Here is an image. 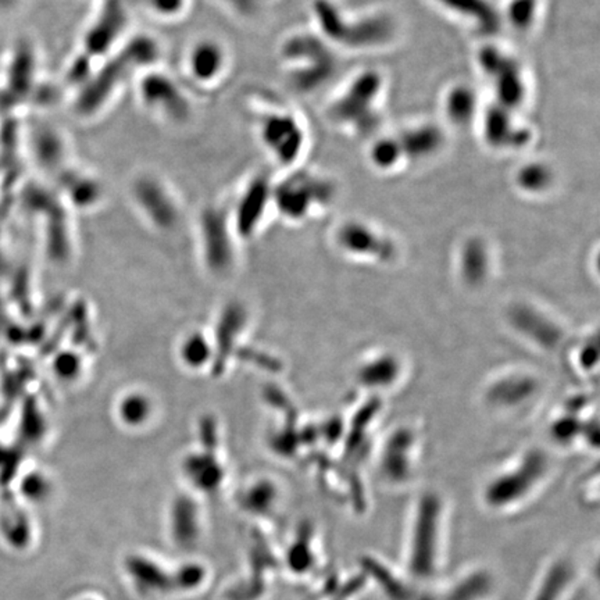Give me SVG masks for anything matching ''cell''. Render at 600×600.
Wrapping results in <instances>:
<instances>
[{
    "label": "cell",
    "mask_w": 600,
    "mask_h": 600,
    "mask_svg": "<svg viewBox=\"0 0 600 600\" xmlns=\"http://www.w3.org/2000/svg\"><path fill=\"white\" fill-rule=\"evenodd\" d=\"M160 56V44L152 35L137 34L125 38L80 83L74 99L75 114L81 119L101 116L130 81L145 70L159 66Z\"/></svg>",
    "instance_id": "obj_1"
},
{
    "label": "cell",
    "mask_w": 600,
    "mask_h": 600,
    "mask_svg": "<svg viewBox=\"0 0 600 600\" xmlns=\"http://www.w3.org/2000/svg\"><path fill=\"white\" fill-rule=\"evenodd\" d=\"M448 506L434 490L420 495L411 508L406 545L404 573L416 584L437 580L446 560Z\"/></svg>",
    "instance_id": "obj_2"
},
{
    "label": "cell",
    "mask_w": 600,
    "mask_h": 600,
    "mask_svg": "<svg viewBox=\"0 0 600 600\" xmlns=\"http://www.w3.org/2000/svg\"><path fill=\"white\" fill-rule=\"evenodd\" d=\"M550 473L549 456L539 448L527 449L485 481L482 505L494 514L520 510L541 494Z\"/></svg>",
    "instance_id": "obj_3"
},
{
    "label": "cell",
    "mask_w": 600,
    "mask_h": 600,
    "mask_svg": "<svg viewBox=\"0 0 600 600\" xmlns=\"http://www.w3.org/2000/svg\"><path fill=\"white\" fill-rule=\"evenodd\" d=\"M280 59L286 80L297 92H313L335 67L324 38L306 31L291 33L281 42Z\"/></svg>",
    "instance_id": "obj_4"
},
{
    "label": "cell",
    "mask_w": 600,
    "mask_h": 600,
    "mask_svg": "<svg viewBox=\"0 0 600 600\" xmlns=\"http://www.w3.org/2000/svg\"><path fill=\"white\" fill-rule=\"evenodd\" d=\"M134 81L138 103L158 121L179 128L187 125L194 116V102L189 92L161 67H150Z\"/></svg>",
    "instance_id": "obj_5"
},
{
    "label": "cell",
    "mask_w": 600,
    "mask_h": 600,
    "mask_svg": "<svg viewBox=\"0 0 600 600\" xmlns=\"http://www.w3.org/2000/svg\"><path fill=\"white\" fill-rule=\"evenodd\" d=\"M255 128L260 146L276 166L296 169L307 143L306 128L296 113L283 106L260 107Z\"/></svg>",
    "instance_id": "obj_6"
},
{
    "label": "cell",
    "mask_w": 600,
    "mask_h": 600,
    "mask_svg": "<svg viewBox=\"0 0 600 600\" xmlns=\"http://www.w3.org/2000/svg\"><path fill=\"white\" fill-rule=\"evenodd\" d=\"M333 185L307 169H292L288 176L273 182V206L286 220L304 221L323 210L333 199Z\"/></svg>",
    "instance_id": "obj_7"
},
{
    "label": "cell",
    "mask_w": 600,
    "mask_h": 600,
    "mask_svg": "<svg viewBox=\"0 0 600 600\" xmlns=\"http://www.w3.org/2000/svg\"><path fill=\"white\" fill-rule=\"evenodd\" d=\"M128 23L130 12L127 0H103V5L93 15L81 39L82 51L75 62V67L83 63L80 83L92 73L93 60L101 63L121 45Z\"/></svg>",
    "instance_id": "obj_8"
},
{
    "label": "cell",
    "mask_w": 600,
    "mask_h": 600,
    "mask_svg": "<svg viewBox=\"0 0 600 600\" xmlns=\"http://www.w3.org/2000/svg\"><path fill=\"white\" fill-rule=\"evenodd\" d=\"M544 385L528 370L514 369L498 373L485 383L482 402L490 413L518 417L534 409L541 399Z\"/></svg>",
    "instance_id": "obj_9"
},
{
    "label": "cell",
    "mask_w": 600,
    "mask_h": 600,
    "mask_svg": "<svg viewBox=\"0 0 600 600\" xmlns=\"http://www.w3.org/2000/svg\"><path fill=\"white\" fill-rule=\"evenodd\" d=\"M334 244L346 259L364 265L390 266L401 253L387 232L357 218L342 221L334 234Z\"/></svg>",
    "instance_id": "obj_10"
},
{
    "label": "cell",
    "mask_w": 600,
    "mask_h": 600,
    "mask_svg": "<svg viewBox=\"0 0 600 600\" xmlns=\"http://www.w3.org/2000/svg\"><path fill=\"white\" fill-rule=\"evenodd\" d=\"M420 435L411 425L396 428L385 438L377 456L380 481L391 489L409 487L419 471Z\"/></svg>",
    "instance_id": "obj_11"
},
{
    "label": "cell",
    "mask_w": 600,
    "mask_h": 600,
    "mask_svg": "<svg viewBox=\"0 0 600 600\" xmlns=\"http://www.w3.org/2000/svg\"><path fill=\"white\" fill-rule=\"evenodd\" d=\"M128 195L146 220L171 228L181 216V202L173 185L153 171H140L128 184Z\"/></svg>",
    "instance_id": "obj_12"
},
{
    "label": "cell",
    "mask_w": 600,
    "mask_h": 600,
    "mask_svg": "<svg viewBox=\"0 0 600 600\" xmlns=\"http://www.w3.org/2000/svg\"><path fill=\"white\" fill-rule=\"evenodd\" d=\"M382 77L377 73L367 72L359 75L341 93L330 107L331 119L335 124L360 131L369 130L375 124L378 116L377 106L380 102Z\"/></svg>",
    "instance_id": "obj_13"
},
{
    "label": "cell",
    "mask_w": 600,
    "mask_h": 600,
    "mask_svg": "<svg viewBox=\"0 0 600 600\" xmlns=\"http://www.w3.org/2000/svg\"><path fill=\"white\" fill-rule=\"evenodd\" d=\"M182 64L190 82L208 90L220 85L228 75L232 64L231 51L218 36H198L188 45Z\"/></svg>",
    "instance_id": "obj_14"
},
{
    "label": "cell",
    "mask_w": 600,
    "mask_h": 600,
    "mask_svg": "<svg viewBox=\"0 0 600 600\" xmlns=\"http://www.w3.org/2000/svg\"><path fill=\"white\" fill-rule=\"evenodd\" d=\"M506 320L516 335L541 351H555L566 339L565 328L555 317L527 302L510 306Z\"/></svg>",
    "instance_id": "obj_15"
},
{
    "label": "cell",
    "mask_w": 600,
    "mask_h": 600,
    "mask_svg": "<svg viewBox=\"0 0 600 600\" xmlns=\"http://www.w3.org/2000/svg\"><path fill=\"white\" fill-rule=\"evenodd\" d=\"M479 64L488 80L494 82L498 102L516 111L527 95L526 75L513 57L495 48H487L479 54Z\"/></svg>",
    "instance_id": "obj_16"
},
{
    "label": "cell",
    "mask_w": 600,
    "mask_h": 600,
    "mask_svg": "<svg viewBox=\"0 0 600 600\" xmlns=\"http://www.w3.org/2000/svg\"><path fill=\"white\" fill-rule=\"evenodd\" d=\"M581 576L580 563L574 556L567 553L555 556L539 573L528 600H570Z\"/></svg>",
    "instance_id": "obj_17"
},
{
    "label": "cell",
    "mask_w": 600,
    "mask_h": 600,
    "mask_svg": "<svg viewBox=\"0 0 600 600\" xmlns=\"http://www.w3.org/2000/svg\"><path fill=\"white\" fill-rule=\"evenodd\" d=\"M404 363L391 351H375L366 354L354 369V381L367 392L385 393L401 387Z\"/></svg>",
    "instance_id": "obj_18"
},
{
    "label": "cell",
    "mask_w": 600,
    "mask_h": 600,
    "mask_svg": "<svg viewBox=\"0 0 600 600\" xmlns=\"http://www.w3.org/2000/svg\"><path fill=\"white\" fill-rule=\"evenodd\" d=\"M479 121H481L479 124L482 125L485 142L497 150L521 149L531 138V134L516 119V111L502 104L492 107L490 111H484Z\"/></svg>",
    "instance_id": "obj_19"
},
{
    "label": "cell",
    "mask_w": 600,
    "mask_h": 600,
    "mask_svg": "<svg viewBox=\"0 0 600 600\" xmlns=\"http://www.w3.org/2000/svg\"><path fill=\"white\" fill-rule=\"evenodd\" d=\"M458 276L469 289H481L495 273L494 252L481 238L466 239L458 253Z\"/></svg>",
    "instance_id": "obj_20"
},
{
    "label": "cell",
    "mask_w": 600,
    "mask_h": 600,
    "mask_svg": "<svg viewBox=\"0 0 600 600\" xmlns=\"http://www.w3.org/2000/svg\"><path fill=\"white\" fill-rule=\"evenodd\" d=\"M498 594V578L485 566H476L456 576L438 600H494Z\"/></svg>",
    "instance_id": "obj_21"
},
{
    "label": "cell",
    "mask_w": 600,
    "mask_h": 600,
    "mask_svg": "<svg viewBox=\"0 0 600 600\" xmlns=\"http://www.w3.org/2000/svg\"><path fill=\"white\" fill-rule=\"evenodd\" d=\"M398 140L406 161L430 160L445 148V134L431 122L404 128Z\"/></svg>",
    "instance_id": "obj_22"
},
{
    "label": "cell",
    "mask_w": 600,
    "mask_h": 600,
    "mask_svg": "<svg viewBox=\"0 0 600 600\" xmlns=\"http://www.w3.org/2000/svg\"><path fill=\"white\" fill-rule=\"evenodd\" d=\"M270 205H273V182L263 174H256L242 187L237 205V221L249 228L252 224H257Z\"/></svg>",
    "instance_id": "obj_23"
},
{
    "label": "cell",
    "mask_w": 600,
    "mask_h": 600,
    "mask_svg": "<svg viewBox=\"0 0 600 600\" xmlns=\"http://www.w3.org/2000/svg\"><path fill=\"white\" fill-rule=\"evenodd\" d=\"M443 113L449 124L459 128L479 125L481 109L476 90L466 83H456L448 88L442 101Z\"/></svg>",
    "instance_id": "obj_24"
},
{
    "label": "cell",
    "mask_w": 600,
    "mask_h": 600,
    "mask_svg": "<svg viewBox=\"0 0 600 600\" xmlns=\"http://www.w3.org/2000/svg\"><path fill=\"white\" fill-rule=\"evenodd\" d=\"M62 177L67 200L75 208H92L101 205L104 198V187L95 174L87 169L69 167L63 171Z\"/></svg>",
    "instance_id": "obj_25"
},
{
    "label": "cell",
    "mask_w": 600,
    "mask_h": 600,
    "mask_svg": "<svg viewBox=\"0 0 600 600\" xmlns=\"http://www.w3.org/2000/svg\"><path fill=\"white\" fill-rule=\"evenodd\" d=\"M514 184L528 197H544L555 187V169L547 161H527L514 174Z\"/></svg>",
    "instance_id": "obj_26"
},
{
    "label": "cell",
    "mask_w": 600,
    "mask_h": 600,
    "mask_svg": "<svg viewBox=\"0 0 600 600\" xmlns=\"http://www.w3.org/2000/svg\"><path fill=\"white\" fill-rule=\"evenodd\" d=\"M369 155L373 166L383 173H391L406 161L398 138H380L373 143Z\"/></svg>",
    "instance_id": "obj_27"
},
{
    "label": "cell",
    "mask_w": 600,
    "mask_h": 600,
    "mask_svg": "<svg viewBox=\"0 0 600 600\" xmlns=\"http://www.w3.org/2000/svg\"><path fill=\"white\" fill-rule=\"evenodd\" d=\"M320 560V549L315 547V541L312 535L306 538H299L288 552V566L300 576L310 573L317 567Z\"/></svg>",
    "instance_id": "obj_28"
},
{
    "label": "cell",
    "mask_w": 600,
    "mask_h": 600,
    "mask_svg": "<svg viewBox=\"0 0 600 600\" xmlns=\"http://www.w3.org/2000/svg\"><path fill=\"white\" fill-rule=\"evenodd\" d=\"M140 4L156 20L174 23L188 15L192 0H140Z\"/></svg>",
    "instance_id": "obj_29"
},
{
    "label": "cell",
    "mask_w": 600,
    "mask_h": 600,
    "mask_svg": "<svg viewBox=\"0 0 600 600\" xmlns=\"http://www.w3.org/2000/svg\"><path fill=\"white\" fill-rule=\"evenodd\" d=\"M367 583H369V580H367V576L362 571L359 576L348 578L345 585L334 589L333 594L325 600H357V597L360 596Z\"/></svg>",
    "instance_id": "obj_30"
},
{
    "label": "cell",
    "mask_w": 600,
    "mask_h": 600,
    "mask_svg": "<svg viewBox=\"0 0 600 600\" xmlns=\"http://www.w3.org/2000/svg\"><path fill=\"white\" fill-rule=\"evenodd\" d=\"M417 600H437V599H430V597H420V599Z\"/></svg>",
    "instance_id": "obj_31"
}]
</instances>
